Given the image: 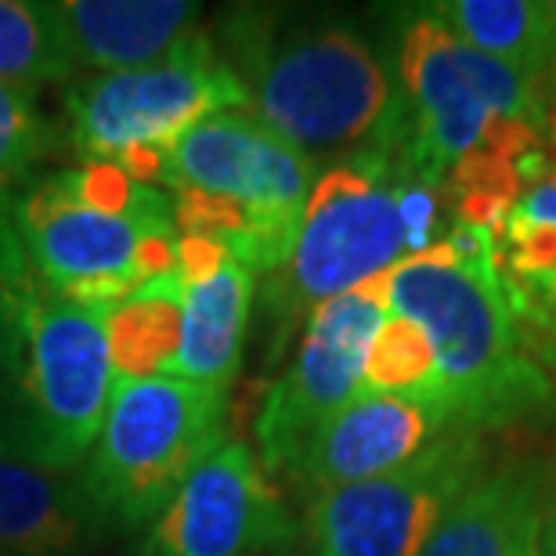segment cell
I'll return each mask as SVG.
<instances>
[{
	"label": "cell",
	"instance_id": "6da1fadb",
	"mask_svg": "<svg viewBox=\"0 0 556 556\" xmlns=\"http://www.w3.org/2000/svg\"><path fill=\"white\" fill-rule=\"evenodd\" d=\"M214 37L247 87L250 113L315 163L413 149L391 51L354 18L236 8Z\"/></svg>",
	"mask_w": 556,
	"mask_h": 556
},
{
	"label": "cell",
	"instance_id": "7a4b0ae2",
	"mask_svg": "<svg viewBox=\"0 0 556 556\" xmlns=\"http://www.w3.org/2000/svg\"><path fill=\"white\" fill-rule=\"evenodd\" d=\"M391 311L427 332L459 430L488 438L556 416V387L520 340L492 231L452 225L433 250L405 257L391 271Z\"/></svg>",
	"mask_w": 556,
	"mask_h": 556
},
{
	"label": "cell",
	"instance_id": "3957f363",
	"mask_svg": "<svg viewBox=\"0 0 556 556\" xmlns=\"http://www.w3.org/2000/svg\"><path fill=\"white\" fill-rule=\"evenodd\" d=\"M444 210V185L419 170L413 149L358 152L318 166L293 250L264 278L278 343L311 311L438 247L452 228Z\"/></svg>",
	"mask_w": 556,
	"mask_h": 556
},
{
	"label": "cell",
	"instance_id": "277c9868",
	"mask_svg": "<svg viewBox=\"0 0 556 556\" xmlns=\"http://www.w3.org/2000/svg\"><path fill=\"white\" fill-rule=\"evenodd\" d=\"M105 311L51 293L4 225L0 430L51 470H80L102 430L116 387Z\"/></svg>",
	"mask_w": 556,
	"mask_h": 556
},
{
	"label": "cell",
	"instance_id": "5b68a950",
	"mask_svg": "<svg viewBox=\"0 0 556 556\" xmlns=\"http://www.w3.org/2000/svg\"><path fill=\"white\" fill-rule=\"evenodd\" d=\"M391 62L405 98L419 170L444 185L470 160L531 163L546 155V84L473 51L433 4L394 15Z\"/></svg>",
	"mask_w": 556,
	"mask_h": 556
},
{
	"label": "cell",
	"instance_id": "8992f818",
	"mask_svg": "<svg viewBox=\"0 0 556 556\" xmlns=\"http://www.w3.org/2000/svg\"><path fill=\"white\" fill-rule=\"evenodd\" d=\"M318 163L250 109L203 119L166 155L177 236H210L253 275H275L296 242Z\"/></svg>",
	"mask_w": 556,
	"mask_h": 556
},
{
	"label": "cell",
	"instance_id": "52a82bcc",
	"mask_svg": "<svg viewBox=\"0 0 556 556\" xmlns=\"http://www.w3.org/2000/svg\"><path fill=\"white\" fill-rule=\"evenodd\" d=\"M4 210L33 275L76 304L113 307L138 286L177 271L181 236L163 188L135 210H105L80 192L76 170H59L11 192Z\"/></svg>",
	"mask_w": 556,
	"mask_h": 556
},
{
	"label": "cell",
	"instance_id": "ba28073f",
	"mask_svg": "<svg viewBox=\"0 0 556 556\" xmlns=\"http://www.w3.org/2000/svg\"><path fill=\"white\" fill-rule=\"evenodd\" d=\"M225 441L228 394L181 376L116 380L80 477L109 528L144 531Z\"/></svg>",
	"mask_w": 556,
	"mask_h": 556
},
{
	"label": "cell",
	"instance_id": "9c48e42d",
	"mask_svg": "<svg viewBox=\"0 0 556 556\" xmlns=\"http://www.w3.org/2000/svg\"><path fill=\"white\" fill-rule=\"evenodd\" d=\"M62 109L76 160L119 166L135 152L170 155L203 119L250 109V94L203 26L163 62L73 80Z\"/></svg>",
	"mask_w": 556,
	"mask_h": 556
},
{
	"label": "cell",
	"instance_id": "30bf717a",
	"mask_svg": "<svg viewBox=\"0 0 556 556\" xmlns=\"http://www.w3.org/2000/svg\"><path fill=\"white\" fill-rule=\"evenodd\" d=\"M488 470L492 452L484 433L452 430L402 470L311 495L307 556H419Z\"/></svg>",
	"mask_w": 556,
	"mask_h": 556
},
{
	"label": "cell",
	"instance_id": "8fae6325",
	"mask_svg": "<svg viewBox=\"0 0 556 556\" xmlns=\"http://www.w3.org/2000/svg\"><path fill=\"white\" fill-rule=\"evenodd\" d=\"M387 311H391V271L311 311L293 358L271 380L253 422L261 466L268 473H293L311 438L362 394L365 362Z\"/></svg>",
	"mask_w": 556,
	"mask_h": 556
},
{
	"label": "cell",
	"instance_id": "7c38bea8",
	"mask_svg": "<svg viewBox=\"0 0 556 556\" xmlns=\"http://www.w3.org/2000/svg\"><path fill=\"white\" fill-rule=\"evenodd\" d=\"M289 542L293 520L261 455L228 438L141 531L135 556H278Z\"/></svg>",
	"mask_w": 556,
	"mask_h": 556
},
{
	"label": "cell",
	"instance_id": "4fadbf2b",
	"mask_svg": "<svg viewBox=\"0 0 556 556\" xmlns=\"http://www.w3.org/2000/svg\"><path fill=\"white\" fill-rule=\"evenodd\" d=\"M459 430L441 402L362 391L321 427L293 466L304 495L387 477Z\"/></svg>",
	"mask_w": 556,
	"mask_h": 556
},
{
	"label": "cell",
	"instance_id": "5bb4252c",
	"mask_svg": "<svg viewBox=\"0 0 556 556\" xmlns=\"http://www.w3.org/2000/svg\"><path fill=\"white\" fill-rule=\"evenodd\" d=\"M109 531L80 470H51L0 430V556H91Z\"/></svg>",
	"mask_w": 556,
	"mask_h": 556
},
{
	"label": "cell",
	"instance_id": "9a60e30c",
	"mask_svg": "<svg viewBox=\"0 0 556 556\" xmlns=\"http://www.w3.org/2000/svg\"><path fill=\"white\" fill-rule=\"evenodd\" d=\"M48 8L87 76L163 62L203 29V8L188 0H48Z\"/></svg>",
	"mask_w": 556,
	"mask_h": 556
},
{
	"label": "cell",
	"instance_id": "2e32d148",
	"mask_svg": "<svg viewBox=\"0 0 556 556\" xmlns=\"http://www.w3.org/2000/svg\"><path fill=\"white\" fill-rule=\"evenodd\" d=\"M546 459L492 463L466 492L419 556H539Z\"/></svg>",
	"mask_w": 556,
	"mask_h": 556
},
{
	"label": "cell",
	"instance_id": "e0dca14e",
	"mask_svg": "<svg viewBox=\"0 0 556 556\" xmlns=\"http://www.w3.org/2000/svg\"><path fill=\"white\" fill-rule=\"evenodd\" d=\"M185 282V326L174 376L228 394L242 369L257 275L228 257L217 271L181 278Z\"/></svg>",
	"mask_w": 556,
	"mask_h": 556
},
{
	"label": "cell",
	"instance_id": "ac0fdd59",
	"mask_svg": "<svg viewBox=\"0 0 556 556\" xmlns=\"http://www.w3.org/2000/svg\"><path fill=\"white\" fill-rule=\"evenodd\" d=\"M433 8L473 51L535 84L556 76V40L546 0H444Z\"/></svg>",
	"mask_w": 556,
	"mask_h": 556
},
{
	"label": "cell",
	"instance_id": "d6986e66",
	"mask_svg": "<svg viewBox=\"0 0 556 556\" xmlns=\"http://www.w3.org/2000/svg\"><path fill=\"white\" fill-rule=\"evenodd\" d=\"M185 326V282L181 275H163L138 286L105 311L109 351L116 380L174 376Z\"/></svg>",
	"mask_w": 556,
	"mask_h": 556
},
{
	"label": "cell",
	"instance_id": "ffe728a7",
	"mask_svg": "<svg viewBox=\"0 0 556 556\" xmlns=\"http://www.w3.org/2000/svg\"><path fill=\"white\" fill-rule=\"evenodd\" d=\"M506 293L556 318V177L531 185L495 236Z\"/></svg>",
	"mask_w": 556,
	"mask_h": 556
},
{
	"label": "cell",
	"instance_id": "44dd1931",
	"mask_svg": "<svg viewBox=\"0 0 556 556\" xmlns=\"http://www.w3.org/2000/svg\"><path fill=\"white\" fill-rule=\"evenodd\" d=\"M0 80L33 87L80 80L70 48L51 18L48 0H0Z\"/></svg>",
	"mask_w": 556,
	"mask_h": 556
},
{
	"label": "cell",
	"instance_id": "7402d4cb",
	"mask_svg": "<svg viewBox=\"0 0 556 556\" xmlns=\"http://www.w3.org/2000/svg\"><path fill=\"white\" fill-rule=\"evenodd\" d=\"M362 391L441 402L438 358H433L427 332H422L413 318L397 315V311H387L383 326L376 329V337H372Z\"/></svg>",
	"mask_w": 556,
	"mask_h": 556
},
{
	"label": "cell",
	"instance_id": "603a6c76",
	"mask_svg": "<svg viewBox=\"0 0 556 556\" xmlns=\"http://www.w3.org/2000/svg\"><path fill=\"white\" fill-rule=\"evenodd\" d=\"M37 94L33 87L0 80V199L18 192L33 166L59 149V127L43 116Z\"/></svg>",
	"mask_w": 556,
	"mask_h": 556
},
{
	"label": "cell",
	"instance_id": "cb8c5ba5",
	"mask_svg": "<svg viewBox=\"0 0 556 556\" xmlns=\"http://www.w3.org/2000/svg\"><path fill=\"white\" fill-rule=\"evenodd\" d=\"M539 556H556V463H546V488H542V525Z\"/></svg>",
	"mask_w": 556,
	"mask_h": 556
},
{
	"label": "cell",
	"instance_id": "d4e9b609",
	"mask_svg": "<svg viewBox=\"0 0 556 556\" xmlns=\"http://www.w3.org/2000/svg\"><path fill=\"white\" fill-rule=\"evenodd\" d=\"M546 11H549V26H553V40H556V0H546Z\"/></svg>",
	"mask_w": 556,
	"mask_h": 556
},
{
	"label": "cell",
	"instance_id": "484cf974",
	"mask_svg": "<svg viewBox=\"0 0 556 556\" xmlns=\"http://www.w3.org/2000/svg\"><path fill=\"white\" fill-rule=\"evenodd\" d=\"M4 225H8V210H4V199H0V236H4Z\"/></svg>",
	"mask_w": 556,
	"mask_h": 556
}]
</instances>
